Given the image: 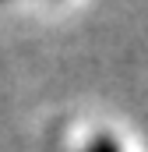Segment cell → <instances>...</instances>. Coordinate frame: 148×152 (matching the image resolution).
Returning <instances> with one entry per match:
<instances>
[{"label": "cell", "instance_id": "6da1fadb", "mask_svg": "<svg viewBox=\"0 0 148 152\" xmlns=\"http://www.w3.org/2000/svg\"><path fill=\"white\" fill-rule=\"evenodd\" d=\"M85 152H120V149L113 145L110 138H95V142H92V145H88V149H85Z\"/></svg>", "mask_w": 148, "mask_h": 152}]
</instances>
